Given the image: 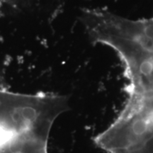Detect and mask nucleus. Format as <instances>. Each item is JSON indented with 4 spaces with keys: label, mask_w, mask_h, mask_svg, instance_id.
I'll return each mask as SVG.
<instances>
[{
    "label": "nucleus",
    "mask_w": 153,
    "mask_h": 153,
    "mask_svg": "<svg viewBox=\"0 0 153 153\" xmlns=\"http://www.w3.org/2000/svg\"><path fill=\"white\" fill-rule=\"evenodd\" d=\"M152 20H153V16H152Z\"/></svg>",
    "instance_id": "obj_1"
}]
</instances>
